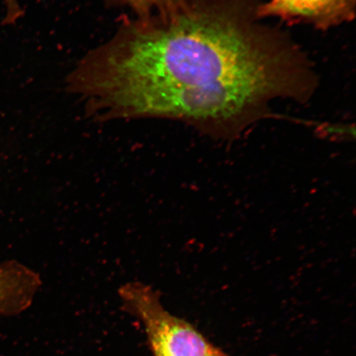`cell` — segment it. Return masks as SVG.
Wrapping results in <instances>:
<instances>
[{
  "label": "cell",
  "mask_w": 356,
  "mask_h": 356,
  "mask_svg": "<svg viewBox=\"0 0 356 356\" xmlns=\"http://www.w3.org/2000/svg\"><path fill=\"white\" fill-rule=\"evenodd\" d=\"M261 0H182L166 15L124 17L83 57L82 81L100 122L169 119L233 140L277 100L308 102L314 66L264 24Z\"/></svg>",
  "instance_id": "obj_1"
},
{
  "label": "cell",
  "mask_w": 356,
  "mask_h": 356,
  "mask_svg": "<svg viewBox=\"0 0 356 356\" xmlns=\"http://www.w3.org/2000/svg\"><path fill=\"white\" fill-rule=\"evenodd\" d=\"M124 311L143 325L154 356H230L193 324L163 308L159 293L140 282L119 289Z\"/></svg>",
  "instance_id": "obj_2"
},
{
  "label": "cell",
  "mask_w": 356,
  "mask_h": 356,
  "mask_svg": "<svg viewBox=\"0 0 356 356\" xmlns=\"http://www.w3.org/2000/svg\"><path fill=\"white\" fill-rule=\"evenodd\" d=\"M356 0H269L261 2L262 19H278L325 31L355 19Z\"/></svg>",
  "instance_id": "obj_3"
},
{
  "label": "cell",
  "mask_w": 356,
  "mask_h": 356,
  "mask_svg": "<svg viewBox=\"0 0 356 356\" xmlns=\"http://www.w3.org/2000/svg\"><path fill=\"white\" fill-rule=\"evenodd\" d=\"M41 286L40 275L29 267L15 261L0 264V315H17L29 308Z\"/></svg>",
  "instance_id": "obj_4"
},
{
  "label": "cell",
  "mask_w": 356,
  "mask_h": 356,
  "mask_svg": "<svg viewBox=\"0 0 356 356\" xmlns=\"http://www.w3.org/2000/svg\"><path fill=\"white\" fill-rule=\"evenodd\" d=\"M108 1L128 8L134 17L146 19L158 15H166L177 10L182 0H108Z\"/></svg>",
  "instance_id": "obj_5"
},
{
  "label": "cell",
  "mask_w": 356,
  "mask_h": 356,
  "mask_svg": "<svg viewBox=\"0 0 356 356\" xmlns=\"http://www.w3.org/2000/svg\"><path fill=\"white\" fill-rule=\"evenodd\" d=\"M6 6V16L2 24L13 25L22 19L24 15V8H22L19 0H2Z\"/></svg>",
  "instance_id": "obj_6"
},
{
  "label": "cell",
  "mask_w": 356,
  "mask_h": 356,
  "mask_svg": "<svg viewBox=\"0 0 356 356\" xmlns=\"http://www.w3.org/2000/svg\"><path fill=\"white\" fill-rule=\"evenodd\" d=\"M323 138H328V139L334 140H345L354 139L355 133L354 130L350 131V128L340 127H320L317 131Z\"/></svg>",
  "instance_id": "obj_7"
}]
</instances>
